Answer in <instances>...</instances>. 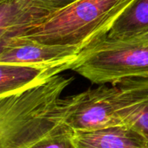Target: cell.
<instances>
[{"label": "cell", "mask_w": 148, "mask_h": 148, "mask_svg": "<svg viewBox=\"0 0 148 148\" xmlns=\"http://www.w3.org/2000/svg\"><path fill=\"white\" fill-rule=\"evenodd\" d=\"M73 78L56 75L24 91L0 98V148H32L73 135L62 108V94Z\"/></svg>", "instance_id": "obj_1"}, {"label": "cell", "mask_w": 148, "mask_h": 148, "mask_svg": "<svg viewBox=\"0 0 148 148\" xmlns=\"http://www.w3.org/2000/svg\"><path fill=\"white\" fill-rule=\"evenodd\" d=\"M70 69L99 85L148 78V42L105 37L83 49Z\"/></svg>", "instance_id": "obj_3"}, {"label": "cell", "mask_w": 148, "mask_h": 148, "mask_svg": "<svg viewBox=\"0 0 148 148\" xmlns=\"http://www.w3.org/2000/svg\"><path fill=\"white\" fill-rule=\"evenodd\" d=\"M121 89L118 114L122 125L134 126L148 143V78H134L117 84Z\"/></svg>", "instance_id": "obj_8"}, {"label": "cell", "mask_w": 148, "mask_h": 148, "mask_svg": "<svg viewBox=\"0 0 148 148\" xmlns=\"http://www.w3.org/2000/svg\"><path fill=\"white\" fill-rule=\"evenodd\" d=\"M75 148H148L147 138L134 126L121 125L88 132H75Z\"/></svg>", "instance_id": "obj_9"}, {"label": "cell", "mask_w": 148, "mask_h": 148, "mask_svg": "<svg viewBox=\"0 0 148 148\" xmlns=\"http://www.w3.org/2000/svg\"><path fill=\"white\" fill-rule=\"evenodd\" d=\"M53 13L38 0H0V45L24 36Z\"/></svg>", "instance_id": "obj_6"}, {"label": "cell", "mask_w": 148, "mask_h": 148, "mask_svg": "<svg viewBox=\"0 0 148 148\" xmlns=\"http://www.w3.org/2000/svg\"><path fill=\"white\" fill-rule=\"evenodd\" d=\"M45 7L52 10L53 12L61 10L78 0H38Z\"/></svg>", "instance_id": "obj_12"}, {"label": "cell", "mask_w": 148, "mask_h": 148, "mask_svg": "<svg viewBox=\"0 0 148 148\" xmlns=\"http://www.w3.org/2000/svg\"><path fill=\"white\" fill-rule=\"evenodd\" d=\"M134 39H135V40H140V41H144V42H148V32L147 33H146V34H144V35H142V36H138V37H136V38H134ZM131 40V39H130Z\"/></svg>", "instance_id": "obj_13"}, {"label": "cell", "mask_w": 148, "mask_h": 148, "mask_svg": "<svg viewBox=\"0 0 148 148\" xmlns=\"http://www.w3.org/2000/svg\"><path fill=\"white\" fill-rule=\"evenodd\" d=\"M81 52L75 47L49 45L17 37L0 45V63H73Z\"/></svg>", "instance_id": "obj_5"}, {"label": "cell", "mask_w": 148, "mask_h": 148, "mask_svg": "<svg viewBox=\"0 0 148 148\" xmlns=\"http://www.w3.org/2000/svg\"><path fill=\"white\" fill-rule=\"evenodd\" d=\"M148 32V0H133L116 19L107 38L130 40Z\"/></svg>", "instance_id": "obj_10"}, {"label": "cell", "mask_w": 148, "mask_h": 148, "mask_svg": "<svg viewBox=\"0 0 148 148\" xmlns=\"http://www.w3.org/2000/svg\"><path fill=\"white\" fill-rule=\"evenodd\" d=\"M72 135H62L48 140L32 148H75L71 141Z\"/></svg>", "instance_id": "obj_11"}, {"label": "cell", "mask_w": 148, "mask_h": 148, "mask_svg": "<svg viewBox=\"0 0 148 148\" xmlns=\"http://www.w3.org/2000/svg\"><path fill=\"white\" fill-rule=\"evenodd\" d=\"M133 0H78L54 12L20 38L81 51L107 37L116 19Z\"/></svg>", "instance_id": "obj_2"}, {"label": "cell", "mask_w": 148, "mask_h": 148, "mask_svg": "<svg viewBox=\"0 0 148 148\" xmlns=\"http://www.w3.org/2000/svg\"><path fill=\"white\" fill-rule=\"evenodd\" d=\"M121 89L101 85L77 95L62 98L67 126L75 132H88L122 125L118 109Z\"/></svg>", "instance_id": "obj_4"}, {"label": "cell", "mask_w": 148, "mask_h": 148, "mask_svg": "<svg viewBox=\"0 0 148 148\" xmlns=\"http://www.w3.org/2000/svg\"><path fill=\"white\" fill-rule=\"evenodd\" d=\"M72 64L0 63V98L38 85L62 71L70 69Z\"/></svg>", "instance_id": "obj_7"}]
</instances>
